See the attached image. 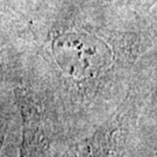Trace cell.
<instances>
[{
	"mask_svg": "<svg viewBox=\"0 0 157 157\" xmlns=\"http://www.w3.org/2000/svg\"><path fill=\"white\" fill-rule=\"evenodd\" d=\"M57 57L62 63L69 64L70 67H79L85 70L91 67V62L98 67L100 59H95V55L105 54V50L99 52V42L84 36L69 35L65 39L58 40L56 44Z\"/></svg>",
	"mask_w": 157,
	"mask_h": 157,
	"instance_id": "obj_1",
	"label": "cell"
}]
</instances>
